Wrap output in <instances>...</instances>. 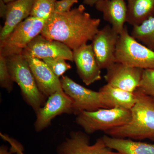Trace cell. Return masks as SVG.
Wrapping results in <instances>:
<instances>
[{"mask_svg":"<svg viewBox=\"0 0 154 154\" xmlns=\"http://www.w3.org/2000/svg\"><path fill=\"white\" fill-rule=\"evenodd\" d=\"M5 58L12 79L20 88L25 102L36 113L45 104L47 97L38 89L28 60L22 54Z\"/></svg>","mask_w":154,"mask_h":154,"instance_id":"3957f363","label":"cell"},{"mask_svg":"<svg viewBox=\"0 0 154 154\" xmlns=\"http://www.w3.org/2000/svg\"><path fill=\"white\" fill-rule=\"evenodd\" d=\"M116 62L134 67L154 69V51L134 38L126 27L119 35Z\"/></svg>","mask_w":154,"mask_h":154,"instance_id":"5b68a950","label":"cell"},{"mask_svg":"<svg viewBox=\"0 0 154 154\" xmlns=\"http://www.w3.org/2000/svg\"><path fill=\"white\" fill-rule=\"evenodd\" d=\"M28 55L39 59L60 57L73 62V51L65 44L45 38L41 34L33 38L22 51Z\"/></svg>","mask_w":154,"mask_h":154,"instance_id":"7c38bea8","label":"cell"},{"mask_svg":"<svg viewBox=\"0 0 154 154\" xmlns=\"http://www.w3.org/2000/svg\"><path fill=\"white\" fill-rule=\"evenodd\" d=\"M83 2L85 5L90 6V7H93L95 6V4L97 2L98 0H83Z\"/></svg>","mask_w":154,"mask_h":154,"instance_id":"83f0119b","label":"cell"},{"mask_svg":"<svg viewBox=\"0 0 154 154\" xmlns=\"http://www.w3.org/2000/svg\"><path fill=\"white\" fill-rule=\"evenodd\" d=\"M12 151H9L7 146L3 145L0 148V154H12Z\"/></svg>","mask_w":154,"mask_h":154,"instance_id":"4316f807","label":"cell"},{"mask_svg":"<svg viewBox=\"0 0 154 154\" xmlns=\"http://www.w3.org/2000/svg\"><path fill=\"white\" fill-rule=\"evenodd\" d=\"M53 73L60 78L65 73L70 69L72 66L66 62V60L60 57L47 58L42 60Z\"/></svg>","mask_w":154,"mask_h":154,"instance_id":"7402d4cb","label":"cell"},{"mask_svg":"<svg viewBox=\"0 0 154 154\" xmlns=\"http://www.w3.org/2000/svg\"><path fill=\"white\" fill-rule=\"evenodd\" d=\"M126 23L133 27L154 16V0H127Z\"/></svg>","mask_w":154,"mask_h":154,"instance_id":"d6986e66","label":"cell"},{"mask_svg":"<svg viewBox=\"0 0 154 154\" xmlns=\"http://www.w3.org/2000/svg\"><path fill=\"white\" fill-rule=\"evenodd\" d=\"M7 4L5 3L3 0H0V16L3 18H5L7 14Z\"/></svg>","mask_w":154,"mask_h":154,"instance_id":"484cf974","label":"cell"},{"mask_svg":"<svg viewBox=\"0 0 154 154\" xmlns=\"http://www.w3.org/2000/svg\"><path fill=\"white\" fill-rule=\"evenodd\" d=\"M144 94L154 97V69H143L138 89Z\"/></svg>","mask_w":154,"mask_h":154,"instance_id":"603a6c76","label":"cell"},{"mask_svg":"<svg viewBox=\"0 0 154 154\" xmlns=\"http://www.w3.org/2000/svg\"><path fill=\"white\" fill-rule=\"evenodd\" d=\"M5 3H6V4H8V3H9L10 2H13V1H15V0H3Z\"/></svg>","mask_w":154,"mask_h":154,"instance_id":"f1b7e54d","label":"cell"},{"mask_svg":"<svg viewBox=\"0 0 154 154\" xmlns=\"http://www.w3.org/2000/svg\"><path fill=\"white\" fill-rule=\"evenodd\" d=\"M131 118V110L121 108H101L95 111H83L77 115L75 121L87 134L106 132L127 124Z\"/></svg>","mask_w":154,"mask_h":154,"instance_id":"277c9868","label":"cell"},{"mask_svg":"<svg viewBox=\"0 0 154 154\" xmlns=\"http://www.w3.org/2000/svg\"><path fill=\"white\" fill-rule=\"evenodd\" d=\"M130 34L138 41L154 51V16L141 25L133 27Z\"/></svg>","mask_w":154,"mask_h":154,"instance_id":"ffe728a7","label":"cell"},{"mask_svg":"<svg viewBox=\"0 0 154 154\" xmlns=\"http://www.w3.org/2000/svg\"><path fill=\"white\" fill-rule=\"evenodd\" d=\"M60 80L63 90L72 100L74 114L105 108L99 91L83 87L67 76H63Z\"/></svg>","mask_w":154,"mask_h":154,"instance_id":"52a82bcc","label":"cell"},{"mask_svg":"<svg viewBox=\"0 0 154 154\" xmlns=\"http://www.w3.org/2000/svg\"><path fill=\"white\" fill-rule=\"evenodd\" d=\"M102 102L105 108H121L131 110L136 102L135 92H128L106 85L100 88Z\"/></svg>","mask_w":154,"mask_h":154,"instance_id":"e0dca14e","label":"cell"},{"mask_svg":"<svg viewBox=\"0 0 154 154\" xmlns=\"http://www.w3.org/2000/svg\"><path fill=\"white\" fill-rule=\"evenodd\" d=\"M33 0H15L7 4L5 21L0 33V42L4 41L15 28L30 16Z\"/></svg>","mask_w":154,"mask_h":154,"instance_id":"2e32d148","label":"cell"},{"mask_svg":"<svg viewBox=\"0 0 154 154\" xmlns=\"http://www.w3.org/2000/svg\"><path fill=\"white\" fill-rule=\"evenodd\" d=\"M101 20L91 17L80 5L66 13L53 12L45 22L41 34L62 42L72 50L92 41L99 30Z\"/></svg>","mask_w":154,"mask_h":154,"instance_id":"6da1fadb","label":"cell"},{"mask_svg":"<svg viewBox=\"0 0 154 154\" xmlns=\"http://www.w3.org/2000/svg\"><path fill=\"white\" fill-rule=\"evenodd\" d=\"M79 0H60L57 1L54 5V13H64L71 10V8Z\"/></svg>","mask_w":154,"mask_h":154,"instance_id":"d4e9b609","label":"cell"},{"mask_svg":"<svg viewBox=\"0 0 154 154\" xmlns=\"http://www.w3.org/2000/svg\"><path fill=\"white\" fill-rule=\"evenodd\" d=\"M103 19L119 34L124 30L127 17V4L125 0H98L95 5Z\"/></svg>","mask_w":154,"mask_h":154,"instance_id":"9a60e30c","label":"cell"},{"mask_svg":"<svg viewBox=\"0 0 154 154\" xmlns=\"http://www.w3.org/2000/svg\"><path fill=\"white\" fill-rule=\"evenodd\" d=\"M47 19L30 16L24 20L0 42V55L6 57L22 54L30 42L41 34Z\"/></svg>","mask_w":154,"mask_h":154,"instance_id":"8992f818","label":"cell"},{"mask_svg":"<svg viewBox=\"0 0 154 154\" xmlns=\"http://www.w3.org/2000/svg\"><path fill=\"white\" fill-rule=\"evenodd\" d=\"M71 98L63 90L57 91L48 97L46 103L36 113L34 128L37 132L47 128L56 116L63 113H73Z\"/></svg>","mask_w":154,"mask_h":154,"instance_id":"ba28073f","label":"cell"},{"mask_svg":"<svg viewBox=\"0 0 154 154\" xmlns=\"http://www.w3.org/2000/svg\"><path fill=\"white\" fill-rule=\"evenodd\" d=\"M73 62L81 79L90 85L102 79L101 69L96 60L92 45L86 44L74 50Z\"/></svg>","mask_w":154,"mask_h":154,"instance_id":"4fadbf2b","label":"cell"},{"mask_svg":"<svg viewBox=\"0 0 154 154\" xmlns=\"http://www.w3.org/2000/svg\"><path fill=\"white\" fill-rule=\"evenodd\" d=\"M102 137L107 147L121 154H154V144L111 137L107 135Z\"/></svg>","mask_w":154,"mask_h":154,"instance_id":"ac0fdd59","label":"cell"},{"mask_svg":"<svg viewBox=\"0 0 154 154\" xmlns=\"http://www.w3.org/2000/svg\"><path fill=\"white\" fill-rule=\"evenodd\" d=\"M56 0H33V8L30 16L48 19L54 11Z\"/></svg>","mask_w":154,"mask_h":154,"instance_id":"44dd1931","label":"cell"},{"mask_svg":"<svg viewBox=\"0 0 154 154\" xmlns=\"http://www.w3.org/2000/svg\"><path fill=\"white\" fill-rule=\"evenodd\" d=\"M23 55L28 60L38 89L45 96L48 98L57 91L63 90L60 79L43 60L30 56Z\"/></svg>","mask_w":154,"mask_h":154,"instance_id":"5bb4252c","label":"cell"},{"mask_svg":"<svg viewBox=\"0 0 154 154\" xmlns=\"http://www.w3.org/2000/svg\"><path fill=\"white\" fill-rule=\"evenodd\" d=\"M137 100L131 108V118L127 124L105 132L111 137L135 140L148 139L154 142V99L137 89Z\"/></svg>","mask_w":154,"mask_h":154,"instance_id":"7a4b0ae2","label":"cell"},{"mask_svg":"<svg viewBox=\"0 0 154 154\" xmlns=\"http://www.w3.org/2000/svg\"><path fill=\"white\" fill-rule=\"evenodd\" d=\"M14 83L8 68L6 58L0 55V85L11 93L13 89Z\"/></svg>","mask_w":154,"mask_h":154,"instance_id":"cb8c5ba5","label":"cell"},{"mask_svg":"<svg viewBox=\"0 0 154 154\" xmlns=\"http://www.w3.org/2000/svg\"><path fill=\"white\" fill-rule=\"evenodd\" d=\"M57 154H121L105 144L103 137L91 145L90 137L85 132L72 131L57 148Z\"/></svg>","mask_w":154,"mask_h":154,"instance_id":"9c48e42d","label":"cell"},{"mask_svg":"<svg viewBox=\"0 0 154 154\" xmlns=\"http://www.w3.org/2000/svg\"><path fill=\"white\" fill-rule=\"evenodd\" d=\"M106 70L104 78L107 85L132 93L138 88L143 71L117 62Z\"/></svg>","mask_w":154,"mask_h":154,"instance_id":"8fae6325","label":"cell"},{"mask_svg":"<svg viewBox=\"0 0 154 154\" xmlns=\"http://www.w3.org/2000/svg\"><path fill=\"white\" fill-rule=\"evenodd\" d=\"M119 34L110 25L99 29L92 41V47L101 69L115 63V54Z\"/></svg>","mask_w":154,"mask_h":154,"instance_id":"30bf717a","label":"cell"},{"mask_svg":"<svg viewBox=\"0 0 154 154\" xmlns=\"http://www.w3.org/2000/svg\"><path fill=\"white\" fill-rule=\"evenodd\" d=\"M153 98V99H154V98Z\"/></svg>","mask_w":154,"mask_h":154,"instance_id":"f546056e","label":"cell"}]
</instances>
